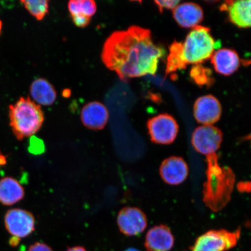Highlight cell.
Instances as JSON below:
<instances>
[{
  "mask_svg": "<svg viewBox=\"0 0 251 251\" xmlns=\"http://www.w3.org/2000/svg\"><path fill=\"white\" fill-rule=\"evenodd\" d=\"M162 47L153 42L149 29L132 26L112 33L103 45L102 60L122 80L154 75L159 59L165 55Z\"/></svg>",
  "mask_w": 251,
  "mask_h": 251,
  "instance_id": "cell-1",
  "label": "cell"
},
{
  "mask_svg": "<svg viewBox=\"0 0 251 251\" xmlns=\"http://www.w3.org/2000/svg\"><path fill=\"white\" fill-rule=\"evenodd\" d=\"M206 156L208 169L203 186V201L210 209L218 211L230 200L235 176L230 168L220 166L216 153Z\"/></svg>",
  "mask_w": 251,
  "mask_h": 251,
  "instance_id": "cell-2",
  "label": "cell"
},
{
  "mask_svg": "<svg viewBox=\"0 0 251 251\" xmlns=\"http://www.w3.org/2000/svg\"><path fill=\"white\" fill-rule=\"evenodd\" d=\"M9 116L12 130L18 140L32 137L45 121L40 105L31 101L29 97H22L14 104L9 105Z\"/></svg>",
  "mask_w": 251,
  "mask_h": 251,
  "instance_id": "cell-3",
  "label": "cell"
},
{
  "mask_svg": "<svg viewBox=\"0 0 251 251\" xmlns=\"http://www.w3.org/2000/svg\"><path fill=\"white\" fill-rule=\"evenodd\" d=\"M216 45L209 28L197 26L182 43L181 54L185 64H201L212 57Z\"/></svg>",
  "mask_w": 251,
  "mask_h": 251,
  "instance_id": "cell-4",
  "label": "cell"
},
{
  "mask_svg": "<svg viewBox=\"0 0 251 251\" xmlns=\"http://www.w3.org/2000/svg\"><path fill=\"white\" fill-rule=\"evenodd\" d=\"M240 235V229L210 230L197 238L191 251H226L236 246Z\"/></svg>",
  "mask_w": 251,
  "mask_h": 251,
  "instance_id": "cell-5",
  "label": "cell"
},
{
  "mask_svg": "<svg viewBox=\"0 0 251 251\" xmlns=\"http://www.w3.org/2000/svg\"><path fill=\"white\" fill-rule=\"evenodd\" d=\"M151 140L161 145L174 142L177 136L178 125L175 119L168 114H162L149 119L147 122Z\"/></svg>",
  "mask_w": 251,
  "mask_h": 251,
  "instance_id": "cell-6",
  "label": "cell"
},
{
  "mask_svg": "<svg viewBox=\"0 0 251 251\" xmlns=\"http://www.w3.org/2000/svg\"><path fill=\"white\" fill-rule=\"evenodd\" d=\"M223 136L219 128L212 125H202L194 131L191 144L197 152L208 156L215 153L220 149Z\"/></svg>",
  "mask_w": 251,
  "mask_h": 251,
  "instance_id": "cell-7",
  "label": "cell"
},
{
  "mask_svg": "<svg viewBox=\"0 0 251 251\" xmlns=\"http://www.w3.org/2000/svg\"><path fill=\"white\" fill-rule=\"evenodd\" d=\"M5 225L9 234L19 241L33 233L35 219L32 213L26 210L13 209L6 213Z\"/></svg>",
  "mask_w": 251,
  "mask_h": 251,
  "instance_id": "cell-8",
  "label": "cell"
},
{
  "mask_svg": "<svg viewBox=\"0 0 251 251\" xmlns=\"http://www.w3.org/2000/svg\"><path fill=\"white\" fill-rule=\"evenodd\" d=\"M117 224L122 234L133 237L143 233L148 221L142 210L137 207L127 206L119 212Z\"/></svg>",
  "mask_w": 251,
  "mask_h": 251,
  "instance_id": "cell-9",
  "label": "cell"
},
{
  "mask_svg": "<svg viewBox=\"0 0 251 251\" xmlns=\"http://www.w3.org/2000/svg\"><path fill=\"white\" fill-rule=\"evenodd\" d=\"M189 168L187 162L180 156H172L163 161L159 167V175L166 184L177 186L187 179Z\"/></svg>",
  "mask_w": 251,
  "mask_h": 251,
  "instance_id": "cell-10",
  "label": "cell"
},
{
  "mask_svg": "<svg viewBox=\"0 0 251 251\" xmlns=\"http://www.w3.org/2000/svg\"><path fill=\"white\" fill-rule=\"evenodd\" d=\"M196 121L203 125H212L219 121L222 115V106L218 100L212 95L200 97L194 105Z\"/></svg>",
  "mask_w": 251,
  "mask_h": 251,
  "instance_id": "cell-11",
  "label": "cell"
},
{
  "mask_svg": "<svg viewBox=\"0 0 251 251\" xmlns=\"http://www.w3.org/2000/svg\"><path fill=\"white\" fill-rule=\"evenodd\" d=\"M175 238L167 226L160 225L150 228L146 235L147 251H170L174 246Z\"/></svg>",
  "mask_w": 251,
  "mask_h": 251,
  "instance_id": "cell-12",
  "label": "cell"
},
{
  "mask_svg": "<svg viewBox=\"0 0 251 251\" xmlns=\"http://www.w3.org/2000/svg\"><path fill=\"white\" fill-rule=\"evenodd\" d=\"M80 116L84 126L93 130L103 129L109 119L108 109L100 102L87 103L81 109Z\"/></svg>",
  "mask_w": 251,
  "mask_h": 251,
  "instance_id": "cell-13",
  "label": "cell"
},
{
  "mask_svg": "<svg viewBox=\"0 0 251 251\" xmlns=\"http://www.w3.org/2000/svg\"><path fill=\"white\" fill-rule=\"evenodd\" d=\"M221 9L227 11L229 20L237 26L251 27V0L226 1Z\"/></svg>",
  "mask_w": 251,
  "mask_h": 251,
  "instance_id": "cell-14",
  "label": "cell"
},
{
  "mask_svg": "<svg viewBox=\"0 0 251 251\" xmlns=\"http://www.w3.org/2000/svg\"><path fill=\"white\" fill-rule=\"evenodd\" d=\"M173 16L182 27L194 28L199 26L203 19L202 9L194 2H184L173 10Z\"/></svg>",
  "mask_w": 251,
  "mask_h": 251,
  "instance_id": "cell-15",
  "label": "cell"
},
{
  "mask_svg": "<svg viewBox=\"0 0 251 251\" xmlns=\"http://www.w3.org/2000/svg\"><path fill=\"white\" fill-rule=\"evenodd\" d=\"M211 59L216 72L226 76L234 74L240 65L239 56L231 49H220L213 53Z\"/></svg>",
  "mask_w": 251,
  "mask_h": 251,
  "instance_id": "cell-16",
  "label": "cell"
},
{
  "mask_svg": "<svg viewBox=\"0 0 251 251\" xmlns=\"http://www.w3.org/2000/svg\"><path fill=\"white\" fill-rule=\"evenodd\" d=\"M25 191L15 178L6 177L0 180V203L12 205L24 199Z\"/></svg>",
  "mask_w": 251,
  "mask_h": 251,
  "instance_id": "cell-17",
  "label": "cell"
},
{
  "mask_svg": "<svg viewBox=\"0 0 251 251\" xmlns=\"http://www.w3.org/2000/svg\"><path fill=\"white\" fill-rule=\"evenodd\" d=\"M31 97L39 105H51L56 99L54 87L45 78L34 80L30 87Z\"/></svg>",
  "mask_w": 251,
  "mask_h": 251,
  "instance_id": "cell-18",
  "label": "cell"
},
{
  "mask_svg": "<svg viewBox=\"0 0 251 251\" xmlns=\"http://www.w3.org/2000/svg\"><path fill=\"white\" fill-rule=\"evenodd\" d=\"M182 43L177 42L173 43L169 49V54L167 58L166 75H170L178 70H184L187 65L185 64L181 54Z\"/></svg>",
  "mask_w": 251,
  "mask_h": 251,
  "instance_id": "cell-19",
  "label": "cell"
},
{
  "mask_svg": "<svg viewBox=\"0 0 251 251\" xmlns=\"http://www.w3.org/2000/svg\"><path fill=\"white\" fill-rule=\"evenodd\" d=\"M68 8L72 17L80 15L91 18L96 14L97 5L92 0H73L69 2Z\"/></svg>",
  "mask_w": 251,
  "mask_h": 251,
  "instance_id": "cell-20",
  "label": "cell"
},
{
  "mask_svg": "<svg viewBox=\"0 0 251 251\" xmlns=\"http://www.w3.org/2000/svg\"><path fill=\"white\" fill-rule=\"evenodd\" d=\"M190 74L191 79L199 86L210 87L214 83L211 70L202 65L193 66Z\"/></svg>",
  "mask_w": 251,
  "mask_h": 251,
  "instance_id": "cell-21",
  "label": "cell"
},
{
  "mask_svg": "<svg viewBox=\"0 0 251 251\" xmlns=\"http://www.w3.org/2000/svg\"><path fill=\"white\" fill-rule=\"evenodd\" d=\"M25 8L37 20H42L49 12V1L46 0H23Z\"/></svg>",
  "mask_w": 251,
  "mask_h": 251,
  "instance_id": "cell-22",
  "label": "cell"
},
{
  "mask_svg": "<svg viewBox=\"0 0 251 251\" xmlns=\"http://www.w3.org/2000/svg\"><path fill=\"white\" fill-rule=\"evenodd\" d=\"M180 1L178 0H170V1H155V3L158 6L159 11L161 12L164 9H174L179 4Z\"/></svg>",
  "mask_w": 251,
  "mask_h": 251,
  "instance_id": "cell-23",
  "label": "cell"
},
{
  "mask_svg": "<svg viewBox=\"0 0 251 251\" xmlns=\"http://www.w3.org/2000/svg\"><path fill=\"white\" fill-rule=\"evenodd\" d=\"M72 20L74 23L77 26L84 27L87 26L90 23L91 18L86 17L83 15H75L72 16Z\"/></svg>",
  "mask_w": 251,
  "mask_h": 251,
  "instance_id": "cell-24",
  "label": "cell"
},
{
  "mask_svg": "<svg viewBox=\"0 0 251 251\" xmlns=\"http://www.w3.org/2000/svg\"><path fill=\"white\" fill-rule=\"evenodd\" d=\"M27 251H53V250L48 245L38 242L31 246Z\"/></svg>",
  "mask_w": 251,
  "mask_h": 251,
  "instance_id": "cell-25",
  "label": "cell"
},
{
  "mask_svg": "<svg viewBox=\"0 0 251 251\" xmlns=\"http://www.w3.org/2000/svg\"><path fill=\"white\" fill-rule=\"evenodd\" d=\"M66 251H88L85 248L81 246H76L69 248Z\"/></svg>",
  "mask_w": 251,
  "mask_h": 251,
  "instance_id": "cell-26",
  "label": "cell"
},
{
  "mask_svg": "<svg viewBox=\"0 0 251 251\" xmlns=\"http://www.w3.org/2000/svg\"><path fill=\"white\" fill-rule=\"evenodd\" d=\"M126 251H140L136 249H133V248H130V249H127Z\"/></svg>",
  "mask_w": 251,
  "mask_h": 251,
  "instance_id": "cell-27",
  "label": "cell"
},
{
  "mask_svg": "<svg viewBox=\"0 0 251 251\" xmlns=\"http://www.w3.org/2000/svg\"><path fill=\"white\" fill-rule=\"evenodd\" d=\"M2 26V21L1 20H0V34H1Z\"/></svg>",
  "mask_w": 251,
  "mask_h": 251,
  "instance_id": "cell-28",
  "label": "cell"
}]
</instances>
